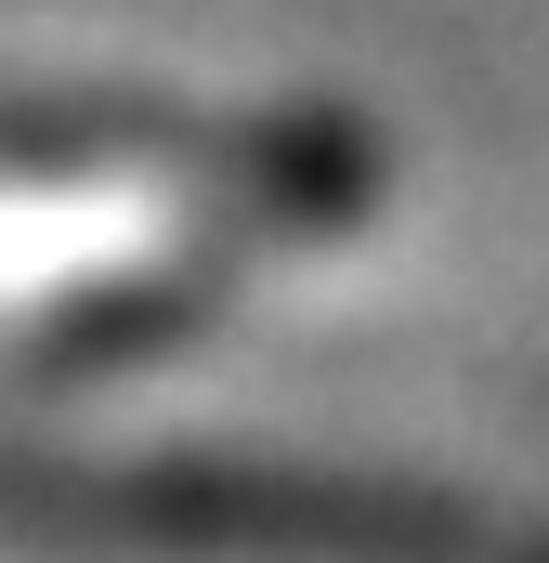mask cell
<instances>
[{"label":"cell","mask_w":549,"mask_h":563,"mask_svg":"<svg viewBox=\"0 0 549 563\" xmlns=\"http://www.w3.org/2000/svg\"><path fill=\"white\" fill-rule=\"evenodd\" d=\"M0 538L92 563H549V525L418 498L367 472H249V459H0Z\"/></svg>","instance_id":"cell-1"}]
</instances>
